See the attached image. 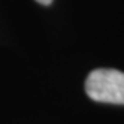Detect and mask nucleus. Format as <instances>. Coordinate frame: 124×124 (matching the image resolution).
<instances>
[{
  "label": "nucleus",
  "instance_id": "nucleus-1",
  "mask_svg": "<svg viewBox=\"0 0 124 124\" xmlns=\"http://www.w3.org/2000/svg\"><path fill=\"white\" fill-rule=\"evenodd\" d=\"M85 93L94 102L124 105V72L96 69L87 76Z\"/></svg>",
  "mask_w": 124,
  "mask_h": 124
},
{
  "label": "nucleus",
  "instance_id": "nucleus-2",
  "mask_svg": "<svg viewBox=\"0 0 124 124\" xmlns=\"http://www.w3.org/2000/svg\"><path fill=\"white\" fill-rule=\"evenodd\" d=\"M38 3H40V5H45V6H48V5H51L52 3V0H36Z\"/></svg>",
  "mask_w": 124,
  "mask_h": 124
}]
</instances>
